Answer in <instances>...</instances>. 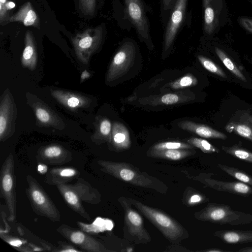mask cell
Returning <instances> with one entry per match:
<instances>
[{"mask_svg": "<svg viewBox=\"0 0 252 252\" xmlns=\"http://www.w3.org/2000/svg\"><path fill=\"white\" fill-rule=\"evenodd\" d=\"M108 143L111 149L116 151L126 150L130 147L129 133L124 125L118 122L113 123L111 138Z\"/></svg>", "mask_w": 252, "mask_h": 252, "instance_id": "d6986e66", "label": "cell"}, {"mask_svg": "<svg viewBox=\"0 0 252 252\" xmlns=\"http://www.w3.org/2000/svg\"><path fill=\"white\" fill-rule=\"evenodd\" d=\"M55 252H79L82 250H78L73 246L64 242H59L58 248H56Z\"/></svg>", "mask_w": 252, "mask_h": 252, "instance_id": "b9f144b4", "label": "cell"}, {"mask_svg": "<svg viewBox=\"0 0 252 252\" xmlns=\"http://www.w3.org/2000/svg\"><path fill=\"white\" fill-rule=\"evenodd\" d=\"M7 220H8V216L5 211L2 210L1 207L0 233H8L9 232L10 227L8 225Z\"/></svg>", "mask_w": 252, "mask_h": 252, "instance_id": "60d3db41", "label": "cell"}, {"mask_svg": "<svg viewBox=\"0 0 252 252\" xmlns=\"http://www.w3.org/2000/svg\"><path fill=\"white\" fill-rule=\"evenodd\" d=\"M112 126L107 119L102 118L97 120L94 133L91 139L95 143L100 144L104 142L109 143L111 136Z\"/></svg>", "mask_w": 252, "mask_h": 252, "instance_id": "d4e9b609", "label": "cell"}, {"mask_svg": "<svg viewBox=\"0 0 252 252\" xmlns=\"http://www.w3.org/2000/svg\"><path fill=\"white\" fill-rule=\"evenodd\" d=\"M103 25L88 28L77 33L72 39V43L77 59L87 64L91 57L100 47L104 37Z\"/></svg>", "mask_w": 252, "mask_h": 252, "instance_id": "ba28073f", "label": "cell"}, {"mask_svg": "<svg viewBox=\"0 0 252 252\" xmlns=\"http://www.w3.org/2000/svg\"><path fill=\"white\" fill-rule=\"evenodd\" d=\"M36 159L43 163L60 165L70 162L72 154L63 146L51 144L42 146L38 149Z\"/></svg>", "mask_w": 252, "mask_h": 252, "instance_id": "2e32d148", "label": "cell"}, {"mask_svg": "<svg viewBox=\"0 0 252 252\" xmlns=\"http://www.w3.org/2000/svg\"><path fill=\"white\" fill-rule=\"evenodd\" d=\"M193 216L196 220L220 225H240L252 222V215L235 210L226 204L210 203Z\"/></svg>", "mask_w": 252, "mask_h": 252, "instance_id": "277c9868", "label": "cell"}, {"mask_svg": "<svg viewBox=\"0 0 252 252\" xmlns=\"http://www.w3.org/2000/svg\"><path fill=\"white\" fill-rule=\"evenodd\" d=\"M181 100L180 96L176 94H167L160 98V102L166 105H171L178 103Z\"/></svg>", "mask_w": 252, "mask_h": 252, "instance_id": "ab89813d", "label": "cell"}, {"mask_svg": "<svg viewBox=\"0 0 252 252\" xmlns=\"http://www.w3.org/2000/svg\"><path fill=\"white\" fill-rule=\"evenodd\" d=\"M50 94L58 102L70 110L87 108L92 103V99L89 96L72 91L51 89Z\"/></svg>", "mask_w": 252, "mask_h": 252, "instance_id": "e0dca14e", "label": "cell"}, {"mask_svg": "<svg viewBox=\"0 0 252 252\" xmlns=\"http://www.w3.org/2000/svg\"><path fill=\"white\" fill-rule=\"evenodd\" d=\"M187 143L192 145L194 147L199 149L204 153H219L220 152L218 148L212 145L206 140L202 138L192 137L188 140Z\"/></svg>", "mask_w": 252, "mask_h": 252, "instance_id": "d6a6232c", "label": "cell"}, {"mask_svg": "<svg viewBox=\"0 0 252 252\" xmlns=\"http://www.w3.org/2000/svg\"><path fill=\"white\" fill-rule=\"evenodd\" d=\"M17 114V109L13 95L10 91L6 89L0 97V142L6 141L14 133Z\"/></svg>", "mask_w": 252, "mask_h": 252, "instance_id": "7c38bea8", "label": "cell"}, {"mask_svg": "<svg viewBox=\"0 0 252 252\" xmlns=\"http://www.w3.org/2000/svg\"><path fill=\"white\" fill-rule=\"evenodd\" d=\"M240 252H252V247L243 248L238 251Z\"/></svg>", "mask_w": 252, "mask_h": 252, "instance_id": "bcb514c9", "label": "cell"}, {"mask_svg": "<svg viewBox=\"0 0 252 252\" xmlns=\"http://www.w3.org/2000/svg\"><path fill=\"white\" fill-rule=\"evenodd\" d=\"M218 167L227 174L243 183L252 187V176L243 171L221 163L217 165Z\"/></svg>", "mask_w": 252, "mask_h": 252, "instance_id": "f546056e", "label": "cell"}, {"mask_svg": "<svg viewBox=\"0 0 252 252\" xmlns=\"http://www.w3.org/2000/svg\"><path fill=\"white\" fill-rule=\"evenodd\" d=\"M57 231L63 237L80 249L90 252H110L113 251L107 249L103 244L87 232L66 224H62Z\"/></svg>", "mask_w": 252, "mask_h": 252, "instance_id": "4fadbf2b", "label": "cell"}, {"mask_svg": "<svg viewBox=\"0 0 252 252\" xmlns=\"http://www.w3.org/2000/svg\"><path fill=\"white\" fill-rule=\"evenodd\" d=\"M197 83V79L195 76L191 74H188L169 83V86L173 89H179L193 86Z\"/></svg>", "mask_w": 252, "mask_h": 252, "instance_id": "8d00e7d4", "label": "cell"}, {"mask_svg": "<svg viewBox=\"0 0 252 252\" xmlns=\"http://www.w3.org/2000/svg\"><path fill=\"white\" fill-rule=\"evenodd\" d=\"M208 198L201 192L191 188H188L184 192L183 203L188 206H193L207 202Z\"/></svg>", "mask_w": 252, "mask_h": 252, "instance_id": "f1b7e54d", "label": "cell"}, {"mask_svg": "<svg viewBox=\"0 0 252 252\" xmlns=\"http://www.w3.org/2000/svg\"><path fill=\"white\" fill-rule=\"evenodd\" d=\"M204 18V30L208 34H211L216 27L217 20L212 0H202Z\"/></svg>", "mask_w": 252, "mask_h": 252, "instance_id": "4316f807", "label": "cell"}, {"mask_svg": "<svg viewBox=\"0 0 252 252\" xmlns=\"http://www.w3.org/2000/svg\"><path fill=\"white\" fill-rule=\"evenodd\" d=\"M240 25L245 30L252 33V19L247 17H240L239 19Z\"/></svg>", "mask_w": 252, "mask_h": 252, "instance_id": "7bdbcfd3", "label": "cell"}, {"mask_svg": "<svg viewBox=\"0 0 252 252\" xmlns=\"http://www.w3.org/2000/svg\"><path fill=\"white\" fill-rule=\"evenodd\" d=\"M127 199L172 244H178L189 237L187 230L167 214L136 199L131 198H127Z\"/></svg>", "mask_w": 252, "mask_h": 252, "instance_id": "3957f363", "label": "cell"}, {"mask_svg": "<svg viewBox=\"0 0 252 252\" xmlns=\"http://www.w3.org/2000/svg\"><path fill=\"white\" fill-rule=\"evenodd\" d=\"M79 7L84 15L92 16L95 12L96 0H79Z\"/></svg>", "mask_w": 252, "mask_h": 252, "instance_id": "f35d334b", "label": "cell"}, {"mask_svg": "<svg viewBox=\"0 0 252 252\" xmlns=\"http://www.w3.org/2000/svg\"><path fill=\"white\" fill-rule=\"evenodd\" d=\"M189 0H177L164 29L162 56L171 51L176 37L186 20Z\"/></svg>", "mask_w": 252, "mask_h": 252, "instance_id": "8fae6325", "label": "cell"}, {"mask_svg": "<svg viewBox=\"0 0 252 252\" xmlns=\"http://www.w3.org/2000/svg\"><path fill=\"white\" fill-rule=\"evenodd\" d=\"M197 58L199 62L206 69L220 77H226L225 73L221 68L211 60L201 55L198 56Z\"/></svg>", "mask_w": 252, "mask_h": 252, "instance_id": "74e56055", "label": "cell"}, {"mask_svg": "<svg viewBox=\"0 0 252 252\" xmlns=\"http://www.w3.org/2000/svg\"><path fill=\"white\" fill-rule=\"evenodd\" d=\"M177 0H160V18L163 29Z\"/></svg>", "mask_w": 252, "mask_h": 252, "instance_id": "d590c367", "label": "cell"}, {"mask_svg": "<svg viewBox=\"0 0 252 252\" xmlns=\"http://www.w3.org/2000/svg\"><path fill=\"white\" fill-rule=\"evenodd\" d=\"M9 21L20 22L26 26L40 28V18L30 1L24 3L16 13L10 16Z\"/></svg>", "mask_w": 252, "mask_h": 252, "instance_id": "ffe728a7", "label": "cell"}, {"mask_svg": "<svg viewBox=\"0 0 252 252\" xmlns=\"http://www.w3.org/2000/svg\"><path fill=\"white\" fill-rule=\"evenodd\" d=\"M91 74L90 73L87 71V70L84 71L81 75L80 81L81 82L84 81L85 80L87 79L89 77H90Z\"/></svg>", "mask_w": 252, "mask_h": 252, "instance_id": "f6af8a7d", "label": "cell"}, {"mask_svg": "<svg viewBox=\"0 0 252 252\" xmlns=\"http://www.w3.org/2000/svg\"><path fill=\"white\" fill-rule=\"evenodd\" d=\"M97 163L102 171L122 181L154 189L162 194H166L168 191L167 186L162 181L132 164L106 160H98Z\"/></svg>", "mask_w": 252, "mask_h": 252, "instance_id": "6da1fadb", "label": "cell"}, {"mask_svg": "<svg viewBox=\"0 0 252 252\" xmlns=\"http://www.w3.org/2000/svg\"><path fill=\"white\" fill-rule=\"evenodd\" d=\"M194 149H169L154 150L149 149L147 152L149 157L167 159L170 160H180L195 154Z\"/></svg>", "mask_w": 252, "mask_h": 252, "instance_id": "cb8c5ba5", "label": "cell"}, {"mask_svg": "<svg viewBox=\"0 0 252 252\" xmlns=\"http://www.w3.org/2000/svg\"><path fill=\"white\" fill-rule=\"evenodd\" d=\"M215 52L224 66L236 77L243 81H246V78L241 71L237 67L233 62L220 49L216 47Z\"/></svg>", "mask_w": 252, "mask_h": 252, "instance_id": "4dcf8cb0", "label": "cell"}, {"mask_svg": "<svg viewBox=\"0 0 252 252\" xmlns=\"http://www.w3.org/2000/svg\"><path fill=\"white\" fill-rule=\"evenodd\" d=\"M213 234L228 244L252 242V230H221L215 231Z\"/></svg>", "mask_w": 252, "mask_h": 252, "instance_id": "603a6c76", "label": "cell"}, {"mask_svg": "<svg viewBox=\"0 0 252 252\" xmlns=\"http://www.w3.org/2000/svg\"><path fill=\"white\" fill-rule=\"evenodd\" d=\"M212 173H201L195 176L188 175V177L217 191L242 196H249L252 194V187L246 184L241 182L222 181L212 178Z\"/></svg>", "mask_w": 252, "mask_h": 252, "instance_id": "5bb4252c", "label": "cell"}, {"mask_svg": "<svg viewBox=\"0 0 252 252\" xmlns=\"http://www.w3.org/2000/svg\"><path fill=\"white\" fill-rule=\"evenodd\" d=\"M118 202L124 211V237L137 245L150 242L151 237L144 226L142 218L133 208L127 198L121 196L118 198Z\"/></svg>", "mask_w": 252, "mask_h": 252, "instance_id": "52a82bcc", "label": "cell"}, {"mask_svg": "<svg viewBox=\"0 0 252 252\" xmlns=\"http://www.w3.org/2000/svg\"><path fill=\"white\" fill-rule=\"evenodd\" d=\"M194 147L188 143L179 141H166L154 144L150 149L154 150L169 149H192Z\"/></svg>", "mask_w": 252, "mask_h": 252, "instance_id": "836d02e7", "label": "cell"}, {"mask_svg": "<svg viewBox=\"0 0 252 252\" xmlns=\"http://www.w3.org/2000/svg\"><path fill=\"white\" fill-rule=\"evenodd\" d=\"M126 16L135 28L138 38L147 47L153 50L154 44L151 35L148 13L150 8L144 0H123Z\"/></svg>", "mask_w": 252, "mask_h": 252, "instance_id": "5b68a950", "label": "cell"}, {"mask_svg": "<svg viewBox=\"0 0 252 252\" xmlns=\"http://www.w3.org/2000/svg\"><path fill=\"white\" fill-rule=\"evenodd\" d=\"M28 104L32 107L40 126L51 127L62 130L65 125L63 120L46 104L34 95H28Z\"/></svg>", "mask_w": 252, "mask_h": 252, "instance_id": "9a60e30c", "label": "cell"}, {"mask_svg": "<svg viewBox=\"0 0 252 252\" xmlns=\"http://www.w3.org/2000/svg\"><path fill=\"white\" fill-rule=\"evenodd\" d=\"M221 150L225 153L244 161L252 163V153L237 145L226 147L222 146Z\"/></svg>", "mask_w": 252, "mask_h": 252, "instance_id": "1f68e13d", "label": "cell"}, {"mask_svg": "<svg viewBox=\"0 0 252 252\" xmlns=\"http://www.w3.org/2000/svg\"><path fill=\"white\" fill-rule=\"evenodd\" d=\"M15 0H0V24L1 26L9 23L10 11L16 5Z\"/></svg>", "mask_w": 252, "mask_h": 252, "instance_id": "e575fe53", "label": "cell"}, {"mask_svg": "<svg viewBox=\"0 0 252 252\" xmlns=\"http://www.w3.org/2000/svg\"><path fill=\"white\" fill-rule=\"evenodd\" d=\"M205 252H223V250H220V249H210V250H207L206 251H204Z\"/></svg>", "mask_w": 252, "mask_h": 252, "instance_id": "7dc6e473", "label": "cell"}, {"mask_svg": "<svg viewBox=\"0 0 252 252\" xmlns=\"http://www.w3.org/2000/svg\"><path fill=\"white\" fill-rule=\"evenodd\" d=\"M16 180L14 172V160L10 154L3 161L0 170V190L7 209L9 221H13L16 217Z\"/></svg>", "mask_w": 252, "mask_h": 252, "instance_id": "9c48e42d", "label": "cell"}, {"mask_svg": "<svg viewBox=\"0 0 252 252\" xmlns=\"http://www.w3.org/2000/svg\"><path fill=\"white\" fill-rule=\"evenodd\" d=\"M78 170L72 167H59L50 169L45 176L44 182L50 185L57 186L67 184L79 177Z\"/></svg>", "mask_w": 252, "mask_h": 252, "instance_id": "ac0fdd59", "label": "cell"}, {"mask_svg": "<svg viewBox=\"0 0 252 252\" xmlns=\"http://www.w3.org/2000/svg\"><path fill=\"white\" fill-rule=\"evenodd\" d=\"M245 117L247 121L250 122L252 124V116L250 115L249 114H246V115H245Z\"/></svg>", "mask_w": 252, "mask_h": 252, "instance_id": "c3c4849f", "label": "cell"}, {"mask_svg": "<svg viewBox=\"0 0 252 252\" xmlns=\"http://www.w3.org/2000/svg\"><path fill=\"white\" fill-rule=\"evenodd\" d=\"M66 203L74 212L88 220L91 217L86 211L83 202L96 205L101 200L99 191L84 179L78 177L73 184H63L56 186Z\"/></svg>", "mask_w": 252, "mask_h": 252, "instance_id": "7a4b0ae2", "label": "cell"}, {"mask_svg": "<svg viewBox=\"0 0 252 252\" xmlns=\"http://www.w3.org/2000/svg\"><path fill=\"white\" fill-rule=\"evenodd\" d=\"M37 62L36 42L32 32L28 30L25 35V48L22 56L21 63L23 67L33 70L36 67Z\"/></svg>", "mask_w": 252, "mask_h": 252, "instance_id": "44dd1931", "label": "cell"}, {"mask_svg": "<svg viewBox=\"0 0 252 252\" xmlns=\"http://www.w3.org/2000/svg\"><path fill=\"white\" fill-rule=\"evenodd\" d=\"M37 169L38 172L42 174L46 173L48 171V167L47 165L41 162H40L38 164Z\"/></svg>", "mask_w": 252, "mask_h": 252, "instance_id": "ee69618b", "label": "cell"}, {"mask_svg": "<svg viewBox=\"0 0 252 252\" xmlns=\"http://www.w3.org/2000/svg\"><path fill=\"white\" fill-rule=\"evenodd\" d=\"M26 192L34 212L53 221H59L61 214L44 189L32 176L26 177Z\"/></svg>", "mask_w": 252, "mask_h": 252, "instance_id": "8992f818", "label": "cell"}, {"mask_svg": "<svg viewBox=\"0 0 252 252\" xmlns=\"http://www.w3.org/2000/svg\"><path fill=\"white\" fill-rule=\"evenodd\" d=\"M225 129L229 132H234L252 141V124L248 121L231 122L226 126Z\"/></svg>", "mask_w": 252, "mask_h": 252, "instance_id": "83f0119b", "label": "cell"}, {"mask_svg": "<svg viewBox=\"0 0 252 252\" xmlns=\"http://www.w3.org/2000/svg\"><path fill=\"white\" fill-rule=\"evenodd\" d=\"M0 238L6 243L21 252L42 251L45 250L33 243H28L26 240L11 236L7 233H0Z\"/></svg>", "mask_w": 252, "mask_h": 252, "instance_id": "484cf974", "label": "cell"}, {"mask_svg": "<svg viewBox=\"0 0 252 252\" xmlns=\"http://www.w3.org/2000/svg\"><path fill=\"white\" fill-rule=\"evenodd\" d=\"M137 44L130 38L125 39L116 52L110 63L106 76L107 82L122 77L133 65L137 53Z\"/></svg>", "mask_w": 252, "mask_h": 252, "instance_id": "30bf717a", "label": "cell"}, {"mask_svg": "<svg viewBox=\"0 0 252 252\" xmlns=\"http://www.w3.org/2000/svg\"><path fill=\"white\" fill-rule=\"evenodd\" d=\"M178 125L180 128L194 133L203 138L220 139L227 138L225 134L205 125L190 121H182Z\"/></svg>", "mask_w": 252, "mask_h": 252, "instance_id": "7402d4cb", "label": "cell"}]
</instances>
